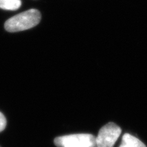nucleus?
Masks as SVG:
<instances>
[{
    "mask_svg": "<svg viewBox=\"0 0 147 147\" xmlns=\"http://www.w3.org/2000/svg\"><path fill=\"white\" fill-rule=\"evenodd\" d=\"M40 20L41 14L40 11L31 9L9 18L5 23L4 27L7 32H18L36 26Z\"/></svg>",
    "mask_w": 147,
    "mask_h": 147,
    "instance_id": "obj_1",
    "label": "nucleus"
},
{
    "mask_svg": "<svg viewBox=\"0 0 147 147\" xmlns=\"http://www.w3.org/2000/svg\"><path fill=\"white\" fill-rule=\"evenodd\" d=\"M6 119L4 115L0 112V132L2 131L3 130H4V129L6 127Z\"/></svg>",
    "mask_w": 147,
    "mask_h": 147,
    "instance_id": "obj_6",
    "label": "nucleus"
},
{
    "mask_svg": "<svg viewBox=\"0 0 147 147\" xmlns=\"http://www.w3.org/2000/svg\"><path fill=\"white\" fill-rule=\"evenodd\" d=\"M119 147H146L142 142L131 134H126L123 136L122 143Z\"/></svg>",
    "mask_w": 147,
    "mask_h": 147,
    "instance_id": "obj_4",
    "label": "nucleus"
},
{
    "mask_svg": "<svg viewBox=\"0 0 147 147\" xmlns=\"http://www.w3.org/2000/svg\"><path fill=\"white\" fill-rule=\"evenodd\" d=\"M21 5V0H0V8L3 10H16Z\"/></svg>",
    "mask_w": 147,
    "mask_h": 147,
    "instance_id": "obj_5",
    "label": "nucleus"
},
{
    "mask_svg": "<svg viewBox=\"0 0 147 147\" xmlns=\"http://www.w3.org/2000/svg\"><path fill=\"white\" fill-rule=\"evenodd\" d=\"M121 129L117 124L109 123L100 129L95 138V147H113L120 136Z\"/></svg>",
    "mask_w": 147,
    "mask_h": 147,
    "instance_id": "obj_3",
    "label": "nucleus"
},
{
    "mask_svg": "<svg viewBox=\"0 0 147 147\" xmlns=\"http://www.w3.org/2000/svg\"><path fill=\"white\" fill-rule=\"evenodd\" d=\"M55 144L57 147H95V137L89 134H78L56 138Z\"/></svg>",
    "mask_w": 147,
    "mask_h": 147,
    "instance_id": "obj_2",
    "label": "nucleus"
}]
</instances>
